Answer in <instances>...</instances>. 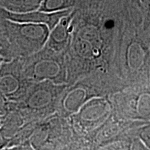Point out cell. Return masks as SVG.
<instances>
[{
  "mask_svg": "<svg viewBox=\"0 0 150 150\" xmlns=\"http://www.w3.org/2000/svg\"><path fill=\"white\" fill-rule=\"evenodd\" d=\"M5 61V59H4V58L1 55H0V66H1V63H3L4 61Z\"/></svg>",
  "mask_w": 150,
  "mask_h": 150,
  "instance_id": "obj_11",
  "label": "cell"
},
{
  "mask_svg": "<svg viewBox=\"0 0 150 150\" xmlns=\"http://www.w3.org/2000/svg\"><path fill=\"white\" fill-rule=\"evenodd\" d=\"M0 7L11 13L28 12L38 8L31 0H0Z\"/></svg>",
  "mask_w": 150,
  "mask_h": 150,
  "instance_id": "obj_5",
  "label": "cell"
},
{
  "mask_svg": "<svg viewBox=\"0 0 150 150\" xmlns=\"http://www.w3.org/2000/svg\"><path fill=\"white\" fill-rule=\"evenodd\" d=\"M72 10L73 9H70L56 13H45L38 10L24 13H11L4 10V18L6 20L13 22L44 24H46L51 31L63 17L67 16Z\"/></svg>",
  "mask_w": 150,
  "mask_h": 150,
  "instance_id": "obj_4",
  "label": "cell"
},
{
  "mask_svg": "<svg viewBox=\"0 0 150 150\" xmlns=\"http://www.w3.org/2000/svg\"><path fill=\"white\" fill-rule=\"evenodd\" d=\"M76 0H41L38 10L45 13H56L74 8Z\"/></svg>",
  "mask_w": 150,
  "mask_h": 150,
  "instance_id": "obj_6",
  "label": "cell"
},
{
  "mask_svg": "<svg viewBox=\"0 0 150 150\" xmlns=\"http://www.w3.org/2000/svg\"><path fill=\"white\" fill-rule=\"evenodd\" d=\"M20 57L4 61L0 66V92L12 102H20L31 86Z\"/></svg>",
  "mask_w": 150,
  "mask_h": 150,
  "instance_id": "obj_3",
  "label": "cell"
},
{
  "mask_svg": "<svg viewBox=\"0 0 150 150\" xmlns=\"http://www.w3.org/2000/svg\"><path fill=\"white\" fill-rule=\"evenodd\" d=\"M16 58L34 54L45 45L50 29L46 24L4 20L1 23Z\"/></svg>",
  "mask_w": 150,
  "mask_h": 150,
  "instance_id": "obj_1",
  "label": "cell"
},
{
  "mask_svg": "<svg viewBox=\"0 0 150 150\" xmlns=\"http://www.w3.org/2000/svg\"><path fill=\"white\" fill-rule=\"evenodd\" d=\"M11 102L0 92V117H2L10 109Z\"/></svg>",
  "mask_w": 150,
  "mask_h": 150,
  "instance_id": "obj_8",
  "label": "cell"
},
{
  "mask_svg": "<svg viewBox=\"0 0 150 150\" xmlns=\"http://www.w3.org/2000/svg\"><path fill=\"white\" fill-rule=\"evenodd\" d=\"M0 55L4 58L5 61H10L16 58L1 24H0Z\"/></svg>",
  "mask_w": 150,
  "mask_h": 150,
  "instance_id": "obj_7",
  "label": "cell"
},
{
  "mask_svg": "<svg viewBox=\"0 0 150 150\" xmlns=\"http://www.w3.org/2000/svg\"><path fill=\"white\" fill-rule=\"evenodd\" d=\"M0 125H1V117H0Z\"/></svg>",
  "mask_w": 150,
  "mask_h": 150,
  "instance_id": "obj_12",
  "label": "cell"
},
{
  "mask_svg": "<svg viewBox=\"0 0 150 150\" xmlns=\"http://www.w3.org/2000/svg\"><path fill=\"white\" fill-rule=\"evenodd\" d=\"M31 121L17 107L16 102H11L10 109L1 117L0 149L13 147L29 142L31 136L29 127Z\"/></svg>",
  "mask_w": 150,
  "mask_h": 150,
  "instance_id": "obj_2",
  "label": "cell"
},
{
  "mask_svg": "<svg viewBox=\"0 0 150 150\" xmlns=\"http://www.w3.org/2000/svg\"><path fill=\"white\" fill-rule=\"evenodd\" d=\"M136 2H137V3L140 4V5H142V6H143V5H144V4H145V0H136Z\"/></svg>",
  "mask_w": 150,
  "mask_h": 150,
  "instance_id": "obj_10",
  "label": "cell"
},
{
  "mask_svg": "<svg viewBox=\"0 0 150 150\" xmlns=\"http://www.w3.org/2000/svg\"><path fill=\"white\" fill-rule=\"evenodd\" d=\"M4 20H6L4 18V10L0 7V24H1Z\"/></svg>",
  "mask_w": 150,
  "mask_h": 150,
  "instance_id": "obj_9",
  "label": "cell"
}]
</instances>
